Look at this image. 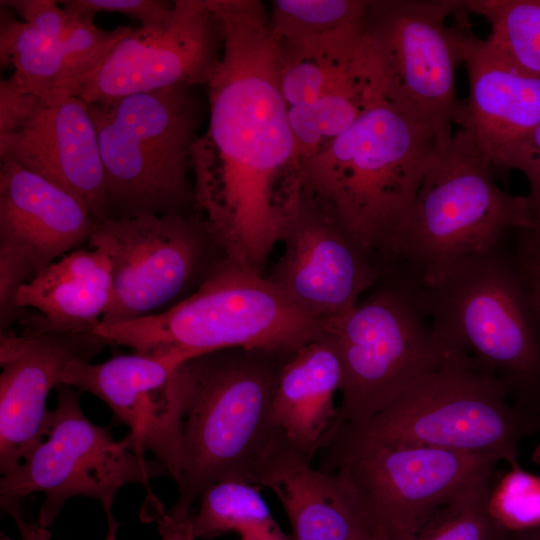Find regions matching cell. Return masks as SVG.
<instances>
[{
	"label": "cell",
	"instance_id": "obj_1",
	"mask_svg": "<svg viewBox=\"0 0 540 540\" xmlns=\"http://www.w3.org/2000/svg\"><path fill=\"white\" fill-rule=\"evenodd\" d=\"M222 32L204 87L208 127L192 145L196 211L226 258L263 273L304 183L259 0H208Z\"/></svg>",
	"mask_w": 540,
	"mask_h": 540
},
{
	"label": "cell",
	"instance_id": "obj_2",
	"mask_svg": "<svg viewBox=\"0 0 540 540\" xmlns=\"http://www.w3.org/2000/svg\"><path fill=\"white\" fill-rule=\"evenodd\" d=\"M291 354L227 348L188 360L187 408L178 499L168 511L187 517L210 485L263 477L295 451L280 430L273 402L280 370Z\"/></svg>",
	"mask_w": 540,
	"mask_h": 540
},
{
	"label": "cell",
	"instance_id": "obj_3",
	"mask_svg": "<svg viewBox=\"0 0 540 540\" xmlns=\"http://www.w3.org/2000/svg\"><path fill=\"white\" fill-rule=\"evenodd\" d=\"M436 143L429 128L382 94L301 164L303 179L368 255L386 260Z\"/></svg>",
	"mask_w": 540,
	"mask_h": 540
},
{
	"label": "cell",
	"instance_id": "obj_4",
	"mask_svg": "<svg viewBox=\"0 0 540 540\" xmlns=\"http://www.w3.org/2000/svg\"><path fill=\"white\" fill-rule=\"evenodd\" d=\"M493 171L466 128L437 142L386 261H400L403 274L428 287L460 261L498 246L506 231L528 228L527 196L501 190Z\"/></svg>",
	"mask_w": 540,
	"mask_h": 540
},
{
	"label": "cell",
	"instance_id": "obj_5",
	"mask_svg": "<svg viewBox=\"0 0 540 540\" xmlns=\"http://www.w3.org/2000/svg\"><path fill=\"white\" fill-rule=\"evenodd\" d=\"M199 88L86 102L103 163V220L196 211L191 151L203 118Z\"/></svg>",
	"mask_w": 540,
	"mask_h": 540
},
{
	"label": "cell",
	"instance_id": "obj_6",
	"mask_svg": "<svg viewBox=\"0 0 540 540\" xmlns=\"http://www.w3.org/2000/svg\"><path fill=\"white\" fill-rule=\"evenodd\" d=\"M420 297L439 340L499 380L518 407L540 420V322L517 260L499 244L421 287Z\"/></svg>",
	"mask_w": 540,
	"mask_h": 540
},
{
	"label": "cell",
	"instance_id": "obj_7",
	"mask_svg": "<svg viewBox=\"0 0 540 540\" xmlns=\"http://www.w3.org/2000/svg\"><path fill=\"white\" fill-rule=\"evenodd\" d=\"M94 333L110 345L153 356L194 358L227 348L292 354L322 333V321L294 306L263 273L225 258L193 294L166 311L101 322Z\"/></svg>",
	"mask_w": 540,
	"mask_h": 540
},
{
	"label": "cell",
	"instance_id": "obj_8",
	"mask_svg": "<svg viewBox=\"0 0 540 540\" xmlns=\"http://www.w3.org/2000/svg\"><path fill=\"white\" fill-rule=\"evenodd\" d=\"M420 290L400 273L350 310L322 320L342 364L340 424H364L453 356L435 335Z\"/></svg>",
	"mask_w": 540,
	"mask_h": 540
},
{
	"label": "cell",
	"instance_id": "obj_9",
	"mask_svg": "<svg viewBox=\"0 0 540 540\" xmlns=\"http://www.w3.org/2000/svg\"><path fill=\"white\" fill-rule=\"evenodd\" d=\"M347 425L386 443L486 453L511 466L521 442L540 433V420L518 407L499 380L456 352L370 420Z\"/></svg>",
	"mask_w": 540,
	"mask_h": 540
},
{
	"label": "cell",
	"instance_id": "obj_10",
	"mask_svg": "<svg viewBox=\"0 0 540 540\" xmlns=\"http://www.w3.org/2000/svg\"><path fill=\"white\" fill-rule=\"evenodd\" d=\"M463 0H368L364 37L383 96L437 142L460 126L456 92L466 22Z\"/></svg>",
	"mask_w": 540,
	"mask_h": 540
},
{
	"label": "cell",
	"instance_id": "obj_11",
	"mask_svg": "<svg viewBox=\"0 0 540 540\" xmlns=\"http://www.w3.org/2000/svg\"><path fill=\"white\" fill-rule=\"evenodd\" d=\"M56 389L57 405L49 411L42 439L1 477L2 507L42 493L37 522L47 528L73 497L96 499L110 515L116 494L128 484L141 483L153 496L150 481L168 475L165 467L139 454L128 434L116 440L111 426L90 421L80 405V391L65 384Z\"/></svg>",
	"mask_w": 540,
	"mask_h": 540
},
{
	"label": "cell",
	"instance_id": "obj_12",
	"mask_svg": "<svg viewBox=\"0 0 540 540\" xmlns=\"http://www.w3.org/2000/svg\"><path fill=\"white\" fill-rule=\"evenodd\" d=\"M322 470L337 473L375 531L409 540L467 482L495 470L491 454L386 443L341 423L321 449Z\"/></svg>",
	"mask_w": 540,
	"mask_h": 540
},
{
	"label": "cell",
	"instance_id": "obj_13",
	"mask_svg": "<svg viewBox=\"0 0 540 540\" xmlns=\"http://www.w3.org/2000/svg\"><path fill=\"white\" fill-rule=\"evenodd\" d=\"M88 245L111 266L112 299L103 323L166 311L226 258L197 211L97 221Z\"/></svg>",
	"mask_w": 540,
	"mask_h": 540
},
{
	"label": "cell",
	"instance_id": "obj_14",
	"mask_svg": "<svg viewBox=\"0 0 540 540\" xmlns=\"http://www.w3.org/2000/svg\"><path fill=\"white\" fill-rule=\"evenodd\" d=\"M221 54V27L208 0H174L165 23L132 29L94 70L58 95L104 103L172 86L204 88Z\"/></svg>",
	"mask_w": 540,
	"mask_h": 540
},
{
	"label": "cell",
	"instance_id": "obj_15",
	"mask_svg": "<svg viewBox=\"0 0 540 540\" xmlns=\"http://www.w3.org/2000/svg\"><path fill=\"white\" fill-rule=\"evenodd\" d=\"M0 159H9L82 201L103 220L105 180L98 136L87 103L52 102L0 83Z\"/></svg>",
	"mask_w": 540,
	"mask_h": 540
},
{
	"label": "cell",
	"instance_id": "obj_16",
	"mask_svg": "<svg viewBox=\"0 0 540 540\" xmlns=\"http://www.w3.org/2000/svg\"><path fill=\"white\" fill-rule=\"evenodd\" d=\"M181 353L115 355L101 362L72 361L61 384L102 400L129 428L136 451H150L178 485L183 462L187 381Z\"/></svg>",
	"mask_w": 540,
	"mask_h": 540
},
{
	"label": "cell",
	"instance_id": "obj_17",
	"mask_svg": "<svg viewBox=\"0 0 540 540\" xmlns=\"http://www.w3.org/2000/svg\"><path fill=\"white\" fill-rule=\"evenodd\" d=\"M280 242L284 251L268 279L299 310L321 321L350 310L382 275L305 181Z\"/></svg>",
	"mask_w": 540,
	"mask_h": 540
},
{
	"label": "cell",
	"instance_id": "obj_18",
	"mask_svg": "<svg viewBox=\"0 0 540 540\" xmlns=\"http://www.w3.org/2000/svg\"><path fill=\"white\" fill-rule=\"evenodd\" d=\"M95 223L78 198L17 163L1 159V331L26 313L13 305L17 290L54 261L88 244Z\"/></svg>",
	"mask_w": 540,
	"mask_h": 540
},
{
	"label": "cell",
	"instance_id": "obj_19",
	"mask_svg": "<svg viewBox=\"0 0 540 540\" xmlns=\"http://www.w3.org/2000/svg\"><path fill=\"white\" fill-rule=\"evenodd\" d=\"M110 343L95 333L0 334V473L12 471L42 439L47 397L66 367Z\"/></svg>",
	"mask_w": 540,
	"mask_h": 540
},
{
	"label": "cell",
	"instance_id": "obj_20",
	"mask_svg": "<svg viewBox=\"0 0 540 540\" xmlns=\"http://www.w3.org/2000/svg\"><path fill=\"white\" fill-rule=\"evenodd\" d=\"M469 97L459 127L469 130L494 170H510L512 158L540 122V79L527 74L480 39L467 23L462 39Z\"/></svg>",
	"mask_w": 540,
	"mask_h": 540
},
{
	"label": "cell",
	"instance_id": "obj_21",
	"mask_svg": "<svg viewBox=\"0 0 540 540\" xmlns=\"http://www.w3.org/2000/svg\"><path fill=\"white\" fill-rule=\"evenodd\" d=\"M112 299L111 266L96 248H79L21 286L14 307L24 334L94 333Z\"/></svg>",
	"mask_w": 540,
	"mask_h": 540
},
{
	"label": "cell",
	"instance_id": "obj_22",
	"mask_svg": "<svg viewBox=\"0 0 540 540\" xmlns=\"http://www.w3.org/2000/svg\"><path fill=\"white\" fill-rule=\"evenodd\" d=\"M342 378L337 347L323 331L292 353L280 370L273 402L275 420L291 447L309 461L340 424L334 398Z\"/></svg>",
	"mask_w": 540,
	"mask_h": 540
},
{
	"label": "cell",
	"instance_id": "obj_23",
	"mask_svg": "<svg viewBox=\"0 0 540 540\" xmlns=\"http://www.w3.org/2000/svg\"><path fill=\"white\" fill-rule=\"evenodd\" d=\"M260 487L280 501L293 540H371L376 532L346 482L295 451L273 465Z\"/></svg>",
	"mask_w": 540,
	"mask_h": 540
},
{
	"label": "cell",
	"instance_id": "obj_24",
	"mask_svg": "<svg viewBox=\"0 0 540 540\" xmlns=\"http://www.w3.org/2000/svg\"><path fill=\"white\" fill-rule=\"evenodd\" d=\"M363 25L364 20L302 41L277 42L279 85L288 108L376 83Z\"/></svg>",
	"mask_w": 540,
	"mask_h": 540
},
{
	"label": "cell",
	"instance_id": "obj_25",
	"mask_svg": "<svg viewBox=\"0 0 540 540\" xmlns=\"http://www.w3.org/2000/svg\"><path fill=\"white\" fill-rule=\"evenodd\" d=\"M199 499L193 514L196 538L211 540L238 532L254 540H293L275 521L257 485L223 480L206 488Z\"/></svg>",
	"mask_w": 540,
	"mask_h": 540
},
{
	"label": "cell",
	"instance_id": "obj_26",
	"mask_svg": "<svg viewBox=\"0 0 540 540\" xmlns=\"http://www.w3.org/2000/svg\"><path fill=\"white\" fill-rule=\"evenodd\" d=\"M0 9V63L12 67L9 79L21 90L52 102L64 79L62 41Z\"/></svg>",
	"mask_w": 540,
	"mask_h": 540
},
{
	"label": "cell",
	"instance_id": "obj_27",
	"mask_svg": "<svg viewBox=\"0 0 540 540\" xmlns=\"http://www.w3.org/2000/svg\"><path fill=\"white\" fill-rule=\"evenodd\" d=\"M490 24L491 47L519 70L540 79V0H465Z\"/></svg>",
	"mask_w": 540,
	"mask_h": 540
},
{
	"label": "cell",
	"instance_id": "obj_28",
	"mask_svg": "<svg viewBox=\"0 0 540 540\" xmlns=\"http://www.w3.org/2000/svg\"><path fill=\"white\" fill-rule=\"evenodd\" d=\"M494 472L479 474L462 486L409 540H505L509 531L490 510Z\"/></svg>",
	"mask_w": 540,
	"mask_h": 540
},
{
	"label": "cell",
	"instance_id": "obj_29",
	"mask_svg": "<svg viewBox=\"0 0 540 540\" xmlns=\"http://www.w3.org/2000/svg\"><path fill=\"white\" fill-rule=\"evenodd\" d=\"M368 0H274L268 9L277 42H298L363 22Z\"/></svg>",
	"mask_w": 540,
	"mask_h": 540
},
{
	"label": "cell",
	"instance_id": "obj_30",
	"mask_svg": "<svg viewBox=\"0 0 540 540\" xmlns=\"http://www.w3.org/2000/svg\"><path fill=\"white\" fill-rule=\"evenodd\" d=\"M65 11L68 21L62 38L64 79L56 98L66 85L94 70L115 45L132 31L131 27L122 25L105 30L97 27L93 19Z\"/></svg>",
	"mask_w": 540,
	"mask_h": 540
},
{
	"label": "cell",
	"instance_id": "obj_31",
	"mask_svg": "<svg viewBox=\"0 0 540 540\" xmlns=\"http://www.w3.org/2000/svg\"><path fill=\"white\" fill-rule=\"evenodd\" d=\"M490 510L495 519L509 532L540 526V477L511 466L491 490Z\"/></svg>",
	"mask_w": 540,
	"mask_h": 540
},
{
	"label": "cell",
	"instance_id": "obj_32",
	"mask_svg": "<svg viewBox=\"0 0 540 540\" xmlns=\"http://www.w3.org/2000/svg\"><path fill=\"white\" fill-rule=\"evenodd\" d=\"M65 10L93 19L99 12L119 13L139 22L140 26L165 23L174 9V1L164 0H65L58 1Z\"/></svg>",
	"mask_w": 540,
	"mask_h": 540
},
{
	"label": "cell",
	"instance_id": "obj_33",
	"mask_svg": "<svg viewBox=\"0 0 540 540\" xmlns=\"http://www.w3.org/2000/svg\"><path fill=\"white\" fill-rule=\"evenodd\" d=\"M2 6L11 9L21 20L43 33L62 41L68 14L58 1L51 0H1Z\"/></svg>",
	"mask_w": 540,
	"mask_h": 540
},
{
	"label": "cell",
	"instance_id": "obj_34",
	"mask_svg": "<svg viewBox=\"0 0 540 540\" xmlns=\"http://www.w3.org/2000/svg\"><path fill=\"white\" fill-rule=\"evenodd\" d=\"M510 169L521 171L529 182L527 196L532 212L540 210V122L529 132L516 150Z\"/></svg>",
	"mask_w": 540,
	"mask_h": 540
},
{
	"label": "cell",
	"instance_id": "obj_35",
	"mask_svg": "<svg viewBox=\"0 0 540 540\" xmlns=\"http://www.w3.org/2000/svg\"><path fill=\"white\" fill-rule=\"evenodd\" d=\"M156 522L161 540H196L193 529V513L187 517L173 515L158 500H152Z\"/></svg>",
	"mask_w": 540,
	"mask_h": 540
},
{
	"label": "cell",
	"instance_id": "obj_36",
	"mask_svg": "<svg viewBox=\"0 0 540 540\" xmlns=\"http://www.w3.org/2000/svg\"><path fill=\"white\" fill-rule=\"evenodd\" d=\"M516 260L530 304L540 322V262L522 252Z\"/></svg>",
	"mask_w": 540,
	"mask_h": 540
},
{
	"label": "cell",
	"instance_id": "obj_37",
	"mask_svg": "<svg viewBox=\"0 0 540 540\" xmlns=\"http://www.w3.org/2000/svg\"><path fill=\"white\" fill-rule=\"evenodd\" d=\"M523 231L525 240L522 249L540 260V210L533 213L530 226Z\"/></svg>",
	"mask_w": 540,
	"mask_h": 540
},
{
	"label": "cell",
	"instance_id": "obj_38",
	"mask_svg": "<svg viewBox=\"0 0 540 540\" xmlns=\"http://www.w3.org/2000/svg\"><path fill=\"white\" fill-rule=\"evenodd\" d=\"M11 516L16 520L22 533V540H50V532L46 527L39 525L27 524L20 516L19 507L9 511Z\"/></svg>",
	"mask_w": 540,
	"mask_h": 540
},
{
	"label": "cell",
	"instance_id": "obj_39",
	"mask_svg": "<svg viewBox=\"0 0 540 540\" xmlns=\"http://www.w3.org/2000/svg\"><path fill=\"white\" fill-rule=\"evenodd\" d=\"M505 540H540V526L524 531L508 532Z\"/></svg>",
	"mask_w": 540,
	"mask_h": 540
},
{
	"label": "cell",
	"instance_id": "obj_40",
	"mask_svg": "<svg viewBox=\"0 0 540 540\" xmlns=\"http://www.w3.org/2000/svg\"><path fill=\"white\" fill-rule=\"evenodd\" d=\"M108 522V530L105 540H117L118 523L113 514L106 515Z\"/></svg>",
	"mask_w": 540,
	"mask_h": 540
},
{
	"label": "cell",
	"instance_id": "obj_41",
	"mask_svg": "<svg viewBox=\"0 0 540 540\" xmlns=\"http://www.w3.org/2000/svg\"><path fill=\"white\" fill-rule=\"evenodd\" d=\"M371 540H390L387 535L381 531H376Z\"/></svg>",
	"mask_w": 540,
	"mask_h": 540
},
{
	"label": "cell",
	"instance_id": "obj_42",
	"mask_svg": "<svg viewBox=\"0 0 540 540\" xmlns=\"http://www.w3.org/2000/svg\"><path fill=\"white\" fill-rule=\"evenodd\" d=\"M241 540H254V539L250 537H241Z\"/></svg>",
	"mask_w": 540,
	"mask_h": 540
}]
</instances>
